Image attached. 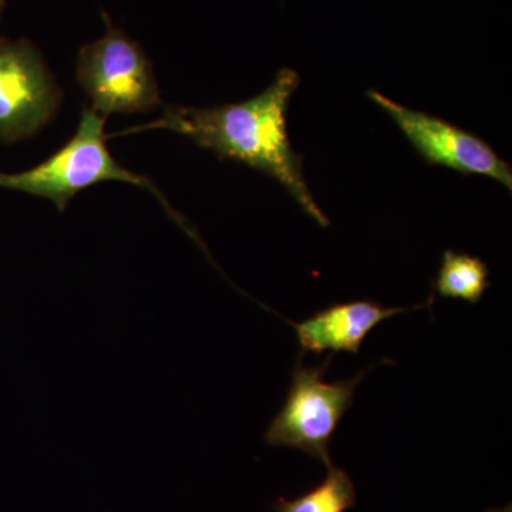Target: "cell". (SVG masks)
Instances as JSON below:
<instances>
[{
	"mask_svg": "<svg viewBox=\"0 0 512 512\" xmlns=\"http://www.w3.org/2000/svg\"><path fill=\"white\" fill-rule=\"evenodd\" d=\"M299 84V74L285 67L271 86L252 99L207 109L168 107L160 120L121 134L154 128L175 131L221 160L238 161L275 178L309 217L328 227V217L306 184L303 158L293 150L286 128V111Z\"/></svg>",
	"mask_w": 512,
	"mask_h": 512,
	"instance_id": "6da1fadb",
	"label": "cell"
},
{
	"mask_svg": "<svg viewBox=\"0 0 512 512\" xmlns=\"http://www.w3.org/2000/svg\"><path fill=\"white\" fill-rule=\"evenodd\" d=\"M104 121L106 117L92 107L84 109L79 128L69 143L30 170L16 174L0 173V188L46 198L56 205L57 210L63 211L77 192L103 181H121L146 188L156 195L168 214L185 229L184 221L171 208L153 181L131 173L111 156L104 141Z\"/></svg>",
	"mask_w": 512,
	"mask_h": 512,
	"instance_id": "7a4b0ae2",
	"label": "cell"
},
{
	"mask_svg": "<svg viewBox=\"0 0 512 512\" xmlns=\"http://www.w3.org/2000/svg\"><path fill=\"white\" fill-rule=\"evenodd\" d=\"M332 353L320 366L296 363L292 384L281 412L269 424L265 440L269 446L301 450L313 458L332 464L329 444L340 420L353 404L363 373L349 380L325 379Z\"/></svg>",
	"mask_w": 512,
	"mask_h": 512,
	"instance_id": "3957f363",
	"label": "cell"
},
{
	"mask_svg": "<svg viewBox=\"0 0 512 512\" xmlns=\"http://www.w3.org/2000/svg\"><path fill=\"white\" fill-rule=\"evenodd\" d=\"M77 82L92 100V109L109 114L143 113L161 104L153 67L138 43L114 29L82 47L77 57Z\"/></svg>",
	"mask_w": 512,
	"mask_h": 512,
	"instance_id": "277c9868",
	"label": "cell"
},
{
	"mask_svg": "<svg viewBox=\"0 0 512 512\" xmlns=\"http://www.w3.org/2000/svg\"><path fill=\"white\" fill-rule=\"evenodd\" d=\"M367 97L392 117L427 164L464 175H485L512 191L511 165L480 137L439 117L407 109L377 90H369Z\"/></svg>",
	"mask_w": 512,
	"mask_h": 512,
	"instance_id": "5b68a950",
	"label": "cell"
},
{
	"mask_svg": "<svg viewBox=\"0 0 512 512\" xmlns=\"http://www.w3.org/2000/svg\"><path fill=\"white\" fill-rule=\"evenodd\" d=\"M60 93L42 56L26 39H0V141L16 143L49 123Z\"/></svg>",
	"mask_w": 512,
	"mask_h": 512,
	"instance_id": "8992f818",
	"label": "cell"
},
{
	"mask_svg": "<svg viewBox=\"0 0 512 512\" xmlns=\"http://www.w3.org/2000/svg\"><path fill=\"white\" fill-rule=\"evenodd\" d=\"M429 302L413 308H384L372 301L335 303L303 322H291L303 353L316 355L348 352L357 355L367 335L383 320L413 309L426 308Z\"/></svg>",
	"mask_w": 512,
	"mask_h": 512,
	"instance_id": "52a82bcc",
	"label": "cell"
},
{
	"mask_svg": "<svg viewBox=\"0 0 512 512\" xmlns=\"http://www.w3.org/2000/svg\"><path fill=\"white\" fill-rule=\"evenodd\" d=\"M488 275L490 271L483 259L447 249L433 288L441 298L461 299L477 305L491 286Z\"/></svg>",
	"mask_w": 512,
	"mask_h": 512,
	"instance_id": "ba28073f",
	"label": "cell"
},
{
	"mask_svg": "<svg viewBox=\"0 0 512 512\" xmlns=\"http://www.w3.org/2000/svg\"><path fill=\"white\" fill-rule=\"evenodd\" d=\"M323 483L296 498H279L276 512H346L356 505V491L352 478L342 468L329 464Z\"/></svg>",
	"mask_w": 512,
	"mask_h": 512,
	"instance_id": "9c48e42d",
	"label": "cell"
},
{
	"mask_svg": "<svg viewBox=\"0 0 512 512\" xmlns=\"http://www.w3.org/2000/svg\"><path fill=\"white\" fill-rule=\"evenodd\" d=\"M6 0H0V20H2L3 12H5Z\"/></svg>",
	"mask_w": 512,
	"mask_h": 512,
	"instance_id": "30bf717a",
	"label": "cell"
}]
</instances>
